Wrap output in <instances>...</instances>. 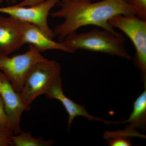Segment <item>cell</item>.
<instances>
[{"label": "cell", "mask_w": 146, "mask_h": 146, "mask_svg": "<svg viewBox=\"0 0 146 146\" xmlns=\"http://www.w3.org/2000/svg\"><path fill=\"white\" fill-rule=\"evenodd\" d=\"M61 76L58 78L47 90L46 94L48 98L57 100L63 104L68 114V131L70 129L71 125L75 118L78 116L84 117L90 121L102 122L106 123H112L109 121L97 117L90 115L86 111L85 107L78 104L66 96L63 93Z\"/></svg>", "instance_id": "8"}, {"label": "cell", "mask_w": 146, "mask_h": 146, "mask_svg": "<svg viewBox=\"0 0 146 146\" xmlns=\"http://www.w3.org/2000/svg\"><path fill=\"white\" fill-rule=\"evenodd\" d=\"M133 106V111L128 119L123 121L116 122V123H129L130 124L127 127L134 129L138 128L145 130L146 123V87L135 100Z\"/></svg>", "instance_id": "11"}, {"label": "cell", "mask_w": 146, "mask_h": 146, "mask_svg": "<svg viewBox=\"0 0 146 146\" xmlns=\"http://www.w3.org/2000/svg\"><path fill=\"white\" fill-rule=\"evenodd\" d=\"M122 34L95 29L82 33L76 32L68 35L63 43L74 50H83L117 56L126 59L131 56L124 45Z\"/></svg>", "instance_id": "2"}, {"label": "cell", "mask_w": 146, "mask_h": 146, "mask_svg": "<svg viewBox=\"0 0 146 146\" xmlns=\"http://www.w3.org/2000/svg\"><path fill=\"white\" fill-rule=\"evenodd\" d=\"M60 0H46L33 6H21L16 5L0 7V13H5L22 22H27L37 26L45 35L51 39L55 37L53 31L48 25L50 11L57 5Z\"/></svg>", "instance_id": "6"}, {"label": "cell", "mask_w": 146, "mask_h": 146, "mask_svg": "<svg viewBox=\"0 0 146 146\" xmlns=\"http://www.w3.org/2000/svg\"><path fill=\"white\" fill-rule=\"evenodd\" d=\"M46 0H23L17 5L21 6H33L44 2Z\"/></svg>", "instance_id": "17"}, {"label": "cell", "mask_w": 146, "mask_h": 146, "mask_svg": "<svg viewBox=\"0 0 146 146\" xmlns=\"http://www.w3.org/2000/svg\"><path fill=\"white\" fill-rule=\"evenodd\" d=\"M78 3L91 2V0H72Z\"/></svg>", "instance_id": "18"}, {"label": "cell", "mask_w": 146, "mask_h": 146, "mask_svg": "<svg viewBox=\"0 0 146 146\" xmlns=\"http://www.w3.org/2000/svg\"><path fill=\"white\" fill-rule=\"evenodd\" d=\"M46 59L30 45L26 52L22 54L11 57L0 54V70L7 77L16 91L20 93L32 67L37 62Z\"/></svg>", "instance_id": "5"}, {"label": "cell", "mask_w": 146, "mask_h": 146, "mask_svg": "<svg viewBox=\"0 0 146 146\" xmlns=\"http://www.w3.org/2000/svg\"><path fill=\"white\" fill-rule=\"evenodd\" d=\"M14 134L8 128L0 125V146H13L11 137Z\"/></svg>", "instance_id": "15"}, {"label": "cell", "mask_w": 146, "mask_h": 146, "mask_svg": "<svg viewBox=\"0 0 146 146\" xmlns=\"http://www.w3.org/2000/svg\"><path fill=\"white\" fill-rule=\"evenodd\" d=\"M60 64L55 60L46 59L37 62L27 75L23 87L19 93L28 106L37 97L46 94L54 82L61 76Z\"/></svg>", "instance_id": "3"}, {"label": "cell", "mask_w": 146, "mask_h": 146, "mask_svg": "<svg viewBox=\"0 0 146 146\" xmlns=\"http://www.w3.org/2000/svg\"><path fill=\"white\" fill-rule=\"evenodd\" d=\"M0 96L4 105L8 121V128L15 134L21 131L20 123L21 116L25 111L31 109L22 100L20 94L4 73L0 72Z\"/></svg>", "instance_id": "7"}, {"label": "cell", "mask_w": 146, "mask_h": 146, "mask_svg": "<svg viewBox=\"0 0 146 146\" xmlns=\"http://www.w3.org/2000/svg\"><path fill=\"white\" fill-rule=\"evenodd\" d=\"M4 1V0H0V3H2Z\"/></svg>", "instance_id": "19"}, {"label": "cell", "mask_w": 146, "mask_h": 146, "mask_svg": "<svg viewBox=\"0 0 146 146\" xmlns=\"http://www.w3.org/2000/svg\"><path fill=\"white\" fill-rule=\"evenodd\" d=\"M22 22L9 16L0 15V54L8 55L25 44Z\"/></svg>", "instance_id": "9"}, {"label": "cell", "mask_w": 146, "mask_h": 146, "mask_svg": "<svg viewBox=\"0 0 146 146\" xmlns=\"http://www.w3.org/2000/svg\"><path fill=\"white\" fill-rule=\"evenodd\" d=\"M136 11L137 15L146 20V0H125Z\"/></svg>", "instance_id": "14"}, {"label": "cell", "mask_w": 146, "mask_h": 146, "mask_svg": "<svg viewBox=\"0 0 146 146\" xmlns=\"http://www.w3.org/2000/svg\"><path fill=\"white\" fill-rule=\"evenodd\" d=\"M108 23L113 27L121 30L133 43L136 50L133 63L141 71L144 86H146V20L135 15H116Z\"/></svg>", "instance_id": "4"}, {"label": "cell", "mask_w": 146, "mask_h": 146, "mask_svg": "<svg viewBox=\"0 0 146 146\" xmlns=\"http://www.w3.org/2000/svg\"><path fill=\"white\" fill-rule=\"evenodd\" d=\"M133 137L145 138V136L138 133L136 129L127 127L122 130L106 131L104 134V137L110 146H131L130 138Z\"/></svg>", "instance_id": "12"}, {"label": "cell", "mask_w": 146, "mask_h": 146, "mask_svg": "<svg viewBox=\"0 0 146 146\" xmlns=\"http://www.w3.org/2000/svg\"><path fill=\"white\" fill-rule=\"evenodd\" d=\"M22 31L25 44H30L40 52L52 50H60L69 53L76 51L63 42L53 41L34 24L22 22Z\"/></svg>", "instance_id": "10"}, {"label": "cell", "mask_w": 146, "mask_h": 146, "mask_svg": "<svg viewBox=\"0 0 146 146\" xmlns=\"http://www.w3.org/2000/svg\"><path fill=\"white\" fill-rule=\"evenodd\" d=\"M14 134L11 139L14 146H50L55 142L53 140H45L43 137L35 138L32 136L30 131H21L18 134Z\"/></svg>", "instance_id": "13"}, {"label": "cell", "mask_w": 146, "mask_h": 146, "mask_svg": "<svg viewBox=\"0 0 146 146\" xmlns=\"http://www.w3.org/2000/svg\"><path fill=\"white\" fill-rule=\"evenodd\" d=\"M0 125L8 128V121L5 110L4 105L2 98L0 96Z\"/></svg>", "instance_id": "16"}, {"label": "cell", "mask_w": 146, "mask_h": 146, "mask_svg": "<svg viewBox=\"0 0 146 146\" xmlns=\"http://www.w3.org/2000/svg\"><path fill=\"white\" fill-rule=\"evenodd\" d=\"M57 5L60 9L50 13L49 15L65 19L53 31L55 37L57 36L60 42L81 27L90 25L117 32L108 23L110 19L118 15H137L135 10L125 0H103L95 3L60 0Z\"/></svg>", "instance_id": "1"}]
</instances>
